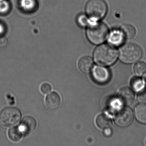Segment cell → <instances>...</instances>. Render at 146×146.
Listing matches in <instances>:
<instances>
[{"label": "cell", "mask_w": 146, "mask_h": 146, "mask_svg": "<svg viewBox=\"0 0 146 146\" xmlns=\"http://www.w3.org/2000/svg\"><path fill=\"white\" fill-rule=\"evenodd\" d=\"M85 11L87 16L94 22H99L106 17L108 6L105 0H89Z\"/></svg>", "instance_id": "3"}, {"label": "cell", "mask_w": 146, "mask_h": 146, "mask_svg": "<svg viewBox=\"0 0 146 146\" xmlns=\"http://www.w3.org/2000/svg\"><path fill=\"white\" fill-rule=\"evenodd\" d=\"M131 85L135 91L138 92L143 89L144 86V82L141 78L134 77L131 81Z\"/></svg>", "instance_id": "18"}, {"label": "cell", "mask_w": 146, "mask_h": 146, "mask_svg": "<svg viewBox=\"0 0 146 146\" xmlns=\"http://www.w3.org/2000/svg\"><path fill=\"white\" fill-rule=\"evenodd\" d=\"M61 99L59 95L53 92L48 95L46 97V106L50 110H56L60 106Z\"/></svg>", "instance_id": "11"}, {"label": "cell", "mask_w": 146, "mask_h": 146, "mask_svg": "<svg viewBox=\"0 0 146 146\" xmlns=\"http://www.w3.org/2000/svg\"><path fill=\"white\" fill-rule=\"evenodd\" d=\"M145 82H146V75H145Z\"/></svg>", "instance_id": "27"}, {"label": "cell", "mask_w": 146, "mask_h": 146, "mask_svg": "<svg viewBox=\"0 0 146 146\" xmlns=\"http://www.w3.org/2000/svg\"><path fill=\"white\" fill-rule=\"evenodd\" d=\"M90 21L88 19V17L84 14L80 15L78 18V24L82 27L88 26L90 23Z\"/></svg>", "instance_id": "20"}, {"label": "cell", "mask_w": 146, "mask_h": 146, "mask_svg": "<svg viewBox=\"0 0 146 146\" xmlns=\"http://www.w3.org/2000/svg\"><path fill=\"white\" fill-rule=\"evenodd\" d=\"M142 55L141 48L134 43H127L122 46L119 51V59L124 64H131L138 61Z\"/></svg>", "instance_id": "4"}, {"label": "cell", "mask_w": 146, "mask_h": 146, "mask_svg": "<svg viewBox=\"0 0 146 146\" xmlns=\"http://www.w3.org/2000/svg\"><path fill=\"white\" fill-rule=\"evenodd\" d=\"M109 31L103 23L90 20L88 26L86 35L88 40L94 45H100L107 39Z\"/></svg>", "instance_id": "2"}, {"label": "cell", "mask_w": 146, "mask_h": 146, "mask_svg": "<svg viewBox=\"0 0 146 146\" xmlns=\"http://www.w3.org/2000/svg\"><path fill=\"white\" fill-rule=\"evenodd\" d=\"M126 39H132L136 34V30L133 25L130 24H123L120 28Z\"/></svg>", "instance_id": "16"}, {"label": "cell", "mask_w": 146, "mask_h": 146, "mask_svg": "<svg viewBox=\"0 0 146 146\" xmlns=\"http://www.w3.org/2000/svg\"><path fill=\"white\" fill-rule=\"evenodd\" d=\"M103 134L105 136L107 137H109L111 136L112 134V131L111 128H107L104 129Z\"/></svg>", "instance_id": "25"}, {"label": "cell", "mask_w": 146, "mask_h": 146, "mask_svg": "<svg viewBox=\"0 0 146 146\" xmlns=\"http://www.w3.org/2000/svg\"><path fill=\"white\" fill-rule=\"evenodd\" d=\"M52 88L49 84L45 83L42 84L40 87L41 92L44 94H47L51 92Z\"/></svg>", "instance_id": "22"}, {"label": "cell", "mask_w": 146, "mask_h": 146, "mask_svg": "<svg viewBox=\"0 0 146 146\" xmlns=\"http://www.w3.org/2000/svg\"><path fill=\"white\" fill-rule=\"evenodd\" d=\"M22 114L16 108L8 107L4 108L0 112V124L5 127L16 125L21 120Z\"/></svg>", "instance_id": "5"}, {"label": "cell", "mask_w": 146, "mask_h": 146, "mask_svg": "<svg viewBox=\"0 0 146 146\" xmlns=\"http://www.w3.org/2000/svg\"><path fill=\"white\" fill-rule=\"evenodd\" d=\"M122 105L118 97L111 96L105 99L104 106L106 109L111 112H117L119 110Z\"/></svg>", "instance_id": "12"}, {"label": "cell", "mask_w": 146, "mask_h": 146, "mask_svg": "<svg viewBox=\"0 0 146 146\" xmlns=\"http://www.w3.org/2000/svg\"><path fill=\"white\" fill-rule=\"evenodd\" d=\"M4 31H5V29H4V26L1 24H0V36L2 34V33L4 32Z\"/></svg>", "instance_id": "26"}, {"label": "cell", "mask_w": 146, "mask_h": 146, "mask_svg": "<svg viewBox=\"0 0 146 146\" xmlns=\"http://www.w3.org/2000/svg\"><path fill=\"white\" fill-rule=\"evenodd\" d=\"M36 126L37 123L33 117L26 116L23 119L19 128L23 134L28 135L35 130Z\"/></svg>", "instance_id": "9"}, {"label": "cell", "mask_w": 146, "mask_h": 146, "mask_svg": "<svg viewBox=\"0 0 146 146\" xmlns=\"http://www.w3.org/2000/svg\"><path fill=\"white\" fill-rule=\"evenodd\" d=\"M135 74L138 76H142L146 72V64L145 62L140 61L137 63L134 67Z\"/></svg>", "instance_id": "19"}, {"label": "cell", "mask_w": 146, "mask_h": 146, "mask_svg": "<svg viewBox=\"0 0 146 146\" xmlns=\"http://www.w3.org/2000/svg\"><path fill=\"white\" fill-rule=\"evenodd\" d=\"M118 52L115 47L110 44H103L96 48L94 51L95 62L104 66L113 64L118 58Z\"/></svg>", "instance_id": "1"}, {"label": "cell", "mask_w": 146, "mask_h": 146, "mask_svg": "<svg viewBox=\"0 0 146 146\" xmlns=\"http://www.w3.org/2000/svg\"><path fill=\"white\" fill-rule=\"evenodd\" d=\"M8 135L9 138L12 141L18 142L22 138L23 133L19 127H15L9 130Z\"/></svg>", "instance_id": "17"}, {"label": "cell", "mask_w": 146, "mask_h": 146, "mask_svg": "<svg viewBox=\"0 0 146 146\" xmlns=\"http://www.w3.org/2000/svg\"><path fill=\"white\" fill-rule=\"evenodd\" d=\"M137 100L141 103H146V89L141 90L138 93Z\"/></svg>", "instance_id": "21"}, {"label": "cell", "mask_w": 146, "mask_h": 146, "mask_svg": "<svg viewBox=\"0 0 146 146\" xmlns=\"http://www.w3.org/2000/svg\"><path fill=\"white\" fill-rule=\"evenodd\" d=\"M7 3L5 1H0V13H4L6 11L8 8Z\"/></svg>", "instance_id": "23"}, {"label": "cell", "mask_w": 146, "mask_h": 146, "mask_svg": "<svg viewBox=\"0 0 146 146\" xmlns=\"http://www.w3.org/2000/svg\"><path fill=\"white\" fill-rule=\"evenodd\" d=\"M7 43V40L6 37L0 36V47H3L6 46Z\"/></svg>", "instance_id": "24"}, {"label": "cell", "mask_w": 146, "mask_h": 146, "mask_svg": "<svg viewBox=\"0 0 146 146\" xmlns=\"http://www.w3.org/2000/svg\"><path fill=\"white\" fill-rule=\"evenodd\" d=\"M92 77L96 83L105 84L108 83L111 79V72L105 67L96 66L93 69Z\"/></svg>", "instance_id": "7"}, {"label": "cell", "mask_w": 146, "mask_h": 146, "mask_svg": "<svg viewBox=\"0 0 146 146\" xmlns=\"http://www.w3.org/2000/svg\"><path fill=\"white\" fill-rule=\"evenodd\" d=\"M96 123L100 129H105L107 128H111L112 122L108 115L101 114L96 118Z\"/></svg>", "instance_id": "15"}, {"label": "cell", "mask_w": 146, "mask_h": 146, "mask_svg": "<svg viewBox=\"0 0 146 146\" xmlns=\"http://www.w3.org/2000/svg\"><path fill=\"white\" fill-rule=\"evenodd\" d=\"M134 111L137 120L141 123L146 124V104H138L136 106Z\"/></svg>", "instance_id": "14"}, {"label": "cell", "mask_w": 146, "mask_h": 146, "mask_svg": "<svg viewBox=\"0 0 146 146\" xmlns=\"http://www.w3.org/2000/svg\"></svg>", "instance_id": "28"}, {"label": "cell", "mask_w": 146, "mask_h": 146, "mask_svg": "<svg viewBox=\"0 0 146 146\" xmlns=\"http://www.w3.org/2000/svg\"><path fill=\"white\" fill-rule=\"evenodd\" d=\"M94 66L93 60L89 56H84L80 59L78 62V67L82 72H90Z\"/></svg>", "instance_id": "13"}, {"label": "cell", "mask_w": 146, "mask_h": 146, "mask_svg": "<svg viewBox=\"0 0 146 146\" xmlns=\"http://www.w3.org/2000/svg\"><path fill=\"white\" fill-rule=\"evenodd\" d=\"M107 39L109 44L116 47L122 46L126 39L119 29H113L109 32Z\"/></svg>", "instance_id": "8"}, {"label": "cell", "mask_w": 146, "mask_h": 146, "mask_svg": "<svg viewBox=\"0 0 146 146\" xmlns=\"http://www.w3.org/2000/svg\"><path fill=\"white\" fill-rule=\"evenodd\" d=\"M117 97L122 105L130 106L134 101L135 94L130 88L125 87L119 91Z\"/></svg>", "instance_id": "10"}, {"label": "cell", "mask_w": 146, "mask_h": 146, "mask_svg": "<svg viewBox=\"0 0 146 146\" xmlns=\"http://www.w3.org/2000/svg\"><path fill=\"white\" fill-rule=\"evenodd\" d=\"M134 119L133 112L128 107L120 108L116 113L114 121L117 125L120 127H126L131 124Z\"/></svg>", "instance_id": "6"}]
</instances>
